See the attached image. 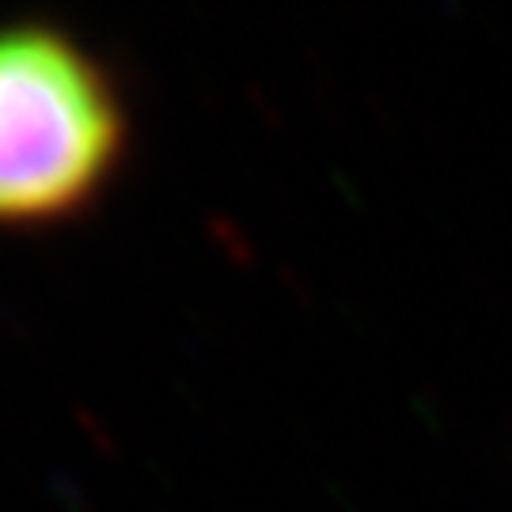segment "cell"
Masks as SVG:
<instances>
[{"label": "cell", "instance_id": "cell-1", "mask_svg": "<svg viewBox=\"0 0 512 512\" xmlns=\"http://www.w3.org/2000/svg\"><path fill=\"white\" fill-rule=\"evenodd\" d=\"M129 156L118 76L73 31L0 23V232H46L88 217Z\"/></svg>", "mask_w": 512, "mask_h": 512}]
</instances>
